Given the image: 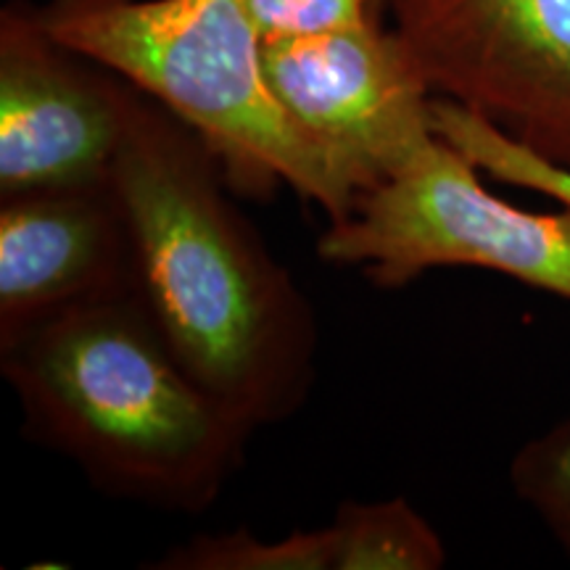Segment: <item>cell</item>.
<instances>
[{
  "mask_svg": "<svg viewBox=\"0 0 570 570\" xmlns=\"http://www.w3.org/2000/svg\"><path fill=\"white\" fill-rule=\"evenodd\" d=\"M217 156L148 92L111 164L135 291L180 365L248 428L298 410L315 317L288 269L227 202Z\"/></svg>",
  "mask_w": 570,
  "mask_h": 570,
  "instance_id": "obj_1",
  "label": "cell"
},
{
  "mask_svg": "<svg viewBox=\"0 0 570 570\" xmlns=\"http://www.w3.org/2000/svg\"><path fill=\"white\" fill-rule=\"evenodd\" d=\"M0 367L32 439L156 508H209L254 431L180 365L138 291L32 325L0 346Z\"/></svg>",
  "mask_w": 570,
  "mask_h": 570,
  "instance_id": "obj_2",
  "label": "cell"
},
{
  "mask_svg": "<svg viewBox=\"0 0 570 570\" xmlns=\"http://www.w3.org/2000/svg\"><path fill=\"white\" fill-rule=\"evenodd\" d=\"M38 17L188 125L235 188L288 185L331 223L354 209L352 185L277 104L244 0H48Z\"/></svg>",
  "mask_w": 570,
  "mask_h": 570,
  "instance_id": "obj_3",
  "label": "cell"
},
{
  "mask_svg": "<svg viewBox=\"0 0 570 570\" xmlns=\"http://www.w3.org/2000/svg\"><path fill=\"white\" fill-rule=\"evenodd\" d=\"M317 254L360 267L377 288H404L425 269L479 267L570 302V209L539 214L502 202L439 132L327 225Z\"/></svg>",
  "mask_w": 570,
  "mask_h": 570,
  "instance_id": "obj_4",
  "label": "cell"
},
{
  "mask_svg": "<svg viewBox=\"0 0 570 570\" xmlns=\"http://www.w3.org/2000/svg\"><path fill=\"white\" fill-rule=\"evenodd\" d=\"M433 96L570 169V0H386Z\"/></svg>",
  "mask_w": 570,
  "mask_h": 570,
  "instance_id": "obj_5",
  "label": "cell"
},
{
  "mask_svg": "<svg viewBox=\"0 0 570 570\" xmlns=\"http://www.w3.org/2000/svg\"><path fill=\"white\" fill-rule=\"evenodd\" d=\"M277 104L352 185L375 188L436 135L433 92L394 27L375 17L341 30L265 40Z\"/></svg>",
  "mask_w": 570,
  "mask_h": 570,
  "instance_id": "obj_6",
  "label": "cell"
},
{
  "mask_svg": "<svg viewBox=\"0 0 570 570\" xmlns=\"http://www.w3.org/2000/svg\"><path fill=\"white\" fill-rule=\"evenodd\" d=\"M140 96L122 75L56 40L38 6H3L0 196L109 180Z\"/></svg>",
  "mask_w": 570,
  "mask_h": 570,
  "instance_id": "obj_7",
  "label": "cell"
},
{
  "mask_svg": "<svg viewBox=\"0 0 570 570\" xmlns=\"http://www.w3.org/2000/svg\"><path fill=\"white\" fill-rule=\"evenodd\" d=\"M135 291V252L111 177L0 196V346L69 306Z\"/></svg>",
  "mask_w": 570,
  "mask_h": 570,
  "instance_id": "obj_8",
  "label": "cell"
},
{
  "mask_svg": "<svg viewBox=\"0 0 570 570\" xmlns=\"http://www.w3.org/2000/svg\"><path fill=\"white\" fill-rule=\"evenodd\" d=\"M336 570H439L446 550L433 525L407 499L344 502L333 520Z\"/></svg>",
  "mask_w": 570,
  "mask_h": 570,
  "instance_id": "obj_9",
  "label": "cell"
},
{
  "mask_svg": "<svg viewBox=\"0 0 570 570\" xmlns=\"http://www.w3.org/2000/svg\"><path fill=\"white\" fill-rule=\"evenodd\" d=\"M431 125L441 138L452 142L458 151L468 156L483 175L512 188L533 190L554 198L570 209V169L560 167L531 148L520 146L510 135L497 130L494 125L479 117L465 106L433 96Z\"/></svg>",
  "mask_w": 570,
  "mask_h": 570,
  "instance_id": "obj_10",
  "label": "cell"
},
{
  "mask_svg": "<svg viewBox=\"0 0 570 570\" xmlns=\"http://www.w3.org/2000/svg\"><path fill=\"white\" fill-rule=\"evenodd\" d=\"M333 525L265 541L252 531L206 533L154 562L161 570H336Z\"/></svg>",
  "mask_w": 570,
  "mask_h": 570,
  "instance_id": "obj_11",
  "label": "cell"
},
{
  "mask_svg": "<svg viewBox=\"0 0 570 570\" xmlns=\"http://www.w3.org/2000/svg\"><path fill=\"white\" fill-rule=\"evenodd\" d=\"M510 479L570 558V420L520 449Z\"/></svg>",
  "mask_w": 570,
  "mask_h": 570,
  "instance_id": "obj_12",
  "label": "cell"
},
{
  "mask_svg": "<svg viewBox=\"0 0 570 570\" xmlns=\"http://www.w3.org/2000/svg\"><path fill=\"white\" fill-rule=\"evenodd\" d=\"M377 0H244L262 40L341 30L375 17Z\"/></svg>",
  "mask_w": 570,
  "mask_h": 570,
  "instance_id": "obj_13",
  "label": "cell"
}]
</instances>
